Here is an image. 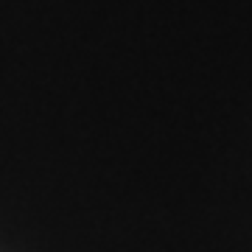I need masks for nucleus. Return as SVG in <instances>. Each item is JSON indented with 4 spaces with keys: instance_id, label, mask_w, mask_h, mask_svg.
Instances as JSON below:
<instances>
[]
</instances>
